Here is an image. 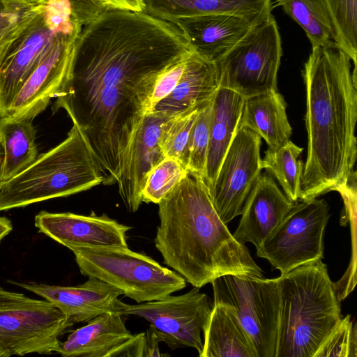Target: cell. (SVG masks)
Returning a JSON list of instances; mask_svg holds the SVG:
<instances>
[{"label":"cell","mask_w":357,"mask_h":357,"mask_svg":"<svg viewBox=\"0 0 357 357\" xmlns=\"http://www.w3.org/2000/svg\"><path fill=\"white\" fill-rule=\"evenodd\" d=\"M190 50L172 22L104 10L77 38L70 75L52 106L82 133L103 176L116 183L159 75Z\"/></svg>","instance_id":"obj_1"},{"label":"cell","mask_w":357,"mask_h":357,"mask_svg":"<svg viewBox=\"0 0 357 357\" xmlns=\"http://www.w3.org/2000/svg\"><path fill=\"white\" fill-rule=\"evenodd\" d=\"M302 77L307 153L300 200H306L337 191L355 171L357 84L350 57L335 44L312 48Z\"/></svg>","instance_id":"obj_2"},{"label":"cell","mask_w":357,"mask_h":357,"mask_svg":"<svg viewBox=\"0 0 357 357\" xmlns=\"http://www.w3.org/2000/svg\"><path fill=\"white\" fill-rule=\"evenodd\" d=\"M158 204L155 248L164 263L193 287L201 288L225 275L264 277L248 248L218 216L202 176L188 170Z\"/></svg>","instance_id":"obj_3"},{"label":"cell","mask_w":357,"mask_h":357,"mask_svg":"<svg viewBox=\"0 0 357 357\" xmlns=\"http://www.w3.org/2000/svg\"><path fill=\"white\" fill-rule=\"evenodd\" d=\"M276 280L280 309L275 357H314L343 317L327 266L319 260Z\"/></svg>","instance_id":"obj_4"},{"label":"cell","mask_w":357,"mask_h":357,"mask_svg":"<svg viewBox=\"0 0 357 357\" xmlns=\"http://www.w3.org/2000/svg\"><path fill=\"white\" fill-rule=\"evenodd\" d=\"M102 181L96 160L73 125L62 142L38 155L12 178L1 182L0 211L76 194Z\"/></svg>","instance_id":"obj_5"},{"label":"cell","mask_w":357,"mask_h":357,"mask_svg":"<svg viewBox=\"0 0 357 357\" xmlns=\"http://www.w3.org/2000/svg\"><path fill=\"white\" fill-rule=\"evenodd\" d=\"M80 273L109 284L138 303L183 289L185 280L153 259L128 248L71 247Z\"/></svg>","instance_id":"obj_6"},{"label":"cell","mask_w":357,"mask_h":357,"mask_svg":"<svg viewBox=\"0 0 357 357\" xmlns=\"http://www.w3.org/2000/svg\"><path fill=\"white\" fill-rule=\"evenodd\" d=\"M282 49L279 29L271 13L254 24L244 36L215 61L219 87L245 98L278 90Z\"/></svg>","instance_id":"obj_7"},{"label":"cell","mask_w":357,"mask_h":357,"mask_svg":"<svg viewBox=\"0 0 357 357\" xmlns=\"http://www.w3.org/2000/svg\"><path fill=\"white\" fill-rule=\"evenodd\" d=\"M72 326L50 301L0 287V348L10 356L56 352L59 337Z\"/></svg>","instance_id":"obj_8"},{"label":"cell","mask_w":357,"mask_h":357,"mask_svg":"<svg viewBox=\"0 0 357 357\" xmlns=\"http://www.w3.org/2000/svg\"><path fill=\"white\" fill-rule=\"evenodd\" d=\"M211 284L213 303L233 310L252 338L258 357H275L280 309L276 278L225 275Z\"/></svg>","instance_id":"obj_9"},{"label":"cell","mask_w":357,"mask_h":357,"mask_svg":"<svg viewBox=\"0 0 357 357\" xmlns=\"http://www.w3.org/2000/svg\"><path fill=\"white\" fill-rule=\"evenodd\" d=\"M329 217V207L324 199L298 201L257 249V256L268 260L281 274L322 260Z\"/></svg>","instance_id":"obj_10"},{"label":"cell","mask_w":357,"mask_h":357,"mask_svg":"<svg viewBox=\"0 0 357 357\" xmlns=\"http://www.w3.org/2000/svg\"><path fill=\"white\" fill-rule=\"evenodd\" d=\"M195 287L178 296L137 305L126 304L124 315H135L149 322L160 342L172 349L191 347L202 353L201 333L208 321L213 305L207 294Z\"/></svg>","instance_id":"obj_11"},{"label":"cell","mask_w":357,"mask_h":357,"mask_svg":"<svg viewBox=\"0 0 357 357\" xmlns=\"http://www.w3.org/2000/svg\"><path fill=\"white\" fill-rule=\"evenodd\" d=\"M261 138L257 133L247 128L238 129L208 191L215 211L226 225L241 215L261 173Z\"/></svg>","instance_id":"obj_12"},{"label":"cell","mask_w":357,"mask_h":357,"mask_svg":"<svg viewBox=\"0 0 357 357\" xmlns=\"http://www.w3.org/2000/svg\"><path fill=\"white\" fill-rule=\"evenodd\" d=\"M81 31L56 36L50 51L17 91L3 116L33 121L59 96L70 75Z\"/></svg>","instance_id":"obj_13"},{"label":"cell","mask_w":357,"mask_h":357,"mask_svg":"<svg viewBox=\"0 0 357 357\" xmlns=\"http://www.w3.org/2000/svg\"><path fill=\"white\" fill-rule=\"evenodd\" d=\"M35 227L68 249L71 247L128 248L127 232L130 227L106 214L82 215L70 212H39Z\"/></svg>","instance_id":"obj_14"},{"label":"cell","mask_w":357,"mask_h":357,"mask_svg":"<svg viewBox=\"0 0 357 357\" xmlns=\"http://www.w3.org/2000/svg\"><path fill=\"white\" fill-rule=\"evenodd\" d=\"M8 282L52 303L66 315L73 325L87 322L105 312L124 315L126 303L119 298L122 292L115 287L93 277H89L84 283L73 287L33 282Z\"/></svg>","instance_id":"obj_15"},{"label":"cell","mask_w":357,"mask_h":357,"mask_svg":"<svg viewBox=\"0 0 357 357\" xmlns=\"http://www.w3.org/2000/svg\"><path fill=\"white\" fill-rule=\"evenodd\" d=\"M57 35L46 25L42 10L0 60V117L4 116L17 91L48 53Z\"/></svg>","instance_id":"obj_16"},{"label":"cell","mask_w":357,"mask_h":357,"mask_svg":"<svg viewBox=\"0 0 357 357\" xmlns=\"http://www.w3.org/2000/svg\"><path fill=\"white\" fill-rule=\"evenodd\" d=\"M294 204L266 170L260 174L245 201L233 236L241 244L252 243L257 250L281 223Z\"/></svg>","instance_id":"obj_17"},{"label":"cell","mask_w":357,"mask_h":357,"mask_svg":"<svg viewBox=\"0 0 357 357\" xmlns=\"http://www.w3.org/2000/svg\"><path fill=\"white\" fill-rule=\"evenodd\" d=\"M167 119L152 112L146 114L116 182L119 195L130 212L138 210L147 175L165 158L159 141L162 125Z\"/></svg>","instance_id":"obj_18"},{"label":"cell","mask_w":357,"mask_h":357,"mask_svg":"<svg viewBox=\"0 0 357 357\" xmlns=\"http://www.w3.org/2000/svg\"><path fill=\"white\" fill-rule=\"evenodd\" d=\"M267 15L251 19L233 14H211L179 18L172 23L183 33L193 51L215 61Z\"/></svg>","instance_id":"obj_19"},{"label":"cell","mask_w":357,"mask_h":357,"mask_svg":"<svg viewBox=\"0 0 357 357\" xmlns=\"http://www.w3.org/2000/svg\"><path fill=\"white\" fill-rule=\"evenodd\" d=\"M218 89L219 77L215 62L192 50L176 88L148 113L170 119L200 109L211 102Z\"/></svg>","instance_id":"obj_20"},{"label":"cell","mask_w":357,"mask_h":357,"mask_svg":"<svg viewBox=\"0 0 357 357\" xmlns=\"http://www.w3.org/2000/svg\"><path fill=\"white\" fill-rule=\"evenodd\" d=\"M124 315L105 312L77 329L61 342L56 353L63 357H110L112 353L132 337Z\"/></svg>","instance_id":"obj_21"},{"label":"cell","mask_w":357,"mask_h":357,"mask_svg":"<svg viewBox=\"0 0 357 357\" xmlns=\"http://www.w3.org/2000/svg\"><path fill=\"white\" fill-rule=\"evenodd\" d=\"M245 98L219 87L212 100L209 144L204 181L213 188L223 158L236 133Z\"/></svg>","instance_id":"obj_22"},{"label":"cell","mask_w":357,"mask_h":357,"mask_svg":"<svg viewBox=\"0 0 357 357\" xmlns=\"http://www.w3.org/2000/svg\"><path fill=\"white\" fill-rule=\"evenodd\" d=\"M287 107L284 98L278 90L246 98L238 129L252 130L268 148L280 147L291 140L292 134Z\"/></svg>","instance_id":"obj_23"},{"label":"cell","mask_w":357,"mask_h":357,"mask_svg":"<svg viewBox=\"0 0 357 357\" xmlns=\"http://www.w3.org/2000/svg\"><path fill=\"white\" fill-rule=\"evenodd\" d=\"M144 12L170 22L179 18L211 14H233L255 19L273 10L272 0H144Z\"/></svg>","instance_id":"obj_24"},{"label":"cell","mask_w":357,"mask_h":357,"mask_svg":"<svg viewBox=\"0 0 357 357\" xmlns=\"http://www.w3.org/2000/svg\"><path fill=\"white\" fill-rule=\"evenodd\" d=\"M203 333L199 357H258L252 338L227 305L213 304Z\"/></svg>","instance_id":"obj_25"},{"label":"cell","mask_w":357,"mask_h":357,"mask_svg":"<svg viewBox=\"0 0 357 357\" xmlns=\"http://www.w3.org/2000/svg\"><path fill=\"white\" fill-rule=\"evenodd\" d=\"M36 134L33 121L0 117L1 182L12 178L37 158Z\"/></svg>","instance_id":"obj_26"},{"label":"cell","mask_w":357,"mask_h":357,"mask_svg":"<svg viewBox=\"0 0 357 357\" xmlns=\"http://www.w3.org/2000/svg\"><path fill=\"white\" fill-rule=\"evenodd\" d=\"M272 6L282 7L303 28L312 48L335 44L334 27L324 0H276Z\"/></svg>","instance_id":"obj_27"},{"label":"cell","mask_w":357,"mask_h":357,"mask_svg":"<svg viewBox=\"0 0 357 357\" xmlns=\"http://www.w3.org/2000/svg\"><path fill=\"white\" fill-rule=\"evenodd\" d=\"M303 149L291 140L280 147L268 148L261 160L262 169L269 172L293 203L300 200L304 163L298 160Z\"/></svg>","instance_id":"obj_28"},{"label":"cell","mask_w":357,"mask_h":357,"mask_svg":"<svg viewBox=\"0 0 357 357\" xmlns=\"http://www.w3.org/2000/svg\"><path fill=\"white\" fill-rule=\"evenodd\" d=\"M31 0H0V60L13 42L43 9Z\"/></svg>","instance_id":"obj_29"},{"label":"cell","mask_w":357,"mask_h":357,"mask_svg":"<svg viewBox=\"0 0 357 357\" xmlns=\"http://www.w3.org/2000/svg\"><path fill=\"white\" fill-rule=\"evenodd\" d=\"M335 30L336 45L354 63L356 75L357 0H324Z\"/></svg>","instance_id":"obj_30"},{"label":"cell","mask_w":357,"mask_h":357,"mask_svg":"<svg viewBox=\"0 0 357 357\" xmlns=\"http://www.w3.org/2000/svg\"><path fill=\"white\" fill-rule=\"evenodd\" d=\"M200 109L167 119L161 127L159 143L163 154L177 160L186 169L191 132Z\"/></svg>","instance_id":"obj_31"},{"label":"cell","mask_w":357,"mask_h":357,"mask_svg":"<svg viewBox=\"0 0 357 357\" xmlns=\"http://www.w3.org/2000/svg\"><path fill=\"white\" fill-rule=\"evenodd\" d=\"M188 169L177 160L165 157L147 175L142 202L158 204L183 180Z\"/></svg>","instance_id":"obj_32"},{"label":"cell","mask_w":357,"mask_h":357,"mask_svg":"<svg viewBox=\"0 0 357 357\" xmlns=\"http://www.w3.org/2000/svg\"><path fill=\"white\" fill-rule=\"evenodd\" d=\"M211 114L212 101L199 111L192 126L189 143L187 169L197 174L204 179L206 174Z\"/></svg>","instance_id":"obj_33"},{"label":"cell","mask_w":357,"mask_h":357,"mask_svg":"<svg viewBox=\"0 0 357 357\" xmlns=\"http://www.w3.org/2000/svg\"><path fill=\"white\" fill-rule=\"evenodd\" d=\"M356 327L350 314L342 317L314 357H356Z\"/></svg>","instance_id":"obj_34"},{"label":"cell","mask_w":357,"mask_h":357,"mask_svg":"<svg viewBox=\"0 0 357 357\" xmlns=\"http://www.w3.org/2000/svg\"><path fill=\"white\" fill-rule=\"evenodd\" d=\"M43 15L47 27L56 34L72 35L82 29L73 21L70 0H47Z\"/></svg>","instance_id":"obj_35"},{"label":"cell","mask_w":357,"mask_h":357,"mask_svg":"<svg viewBox=\"0 0 357 357\" xmlns=\"http://www.w3.org/2000/svg\"><path fill=\"white\" fill-rule=\"evenodd\" d=\"M192 51V50L190 49L181 54L159 75L149 100L146 114L176 88Z\"/></svg>","instance_id":"obj_36"},{"label":"cell","mask_w":357,"mask_h":357,"mask_svg":"<svg viewBox=\"0 0 357 357\" xmlns=\"http://www.w3.org/2000/svg\"><path fill=\"white\" fill-rule=\"evenodd\" d=\"M70 3L73 21L82 27L104 10L99 0H70Z\"/></svg>","instance_id":"obj_37"},{"label":"cell","mask_w":357,"mask_h":357,"mask_svg":"<svg viewBox=\"0 0 357 357\" xmlns=\"http://www.w3.org/2000/svg\"><path fill=\"white\" fill-rule=\"evenodd\" d=\"M147 355L146 333L133 335L132 337L116 349L111 354L113 356L142 357Z\"/></svg>","instance_id":"obj_38"},{"label":"cell","mask_w":357,"mask_h":357,"mask_svg":"<svg viewBox=\"0 0 357 357\" xmlns=\"http://www.w3.org/2000/svg\"><path fill=\"white\" fill-rule=\"evenodd\" d=\"M104 10L144 12V0H99Z\"/></svg>","instance_id":"obj_39"},{"label":"cell","mask_w":357,"mask_h":357,"mask_svg":"<svg viewBox=\"0 0 357 357\" xmlns=\"http://www.w3.org/2000/svg\"><path fill=\"white\" fill-rule=\"evenodd\" d=\"M146 336V342H147V355L146 357H153V356H161L162 354H160L158 344L160 342L157 335L153 331V329L149 326V329L145 332Z\"/></svg>","instance_id":"obj_40"},{"label":"cell","mask_w":357,"mask_h":357,"mask_svg":"<svg viewBox=\"0 0 357 357\" xmlns=\"http://www.w3.org/2000/svg\"><path fill=\"white\" fill-rule=\"evenodd\" d=\"M13 229L11 221L6 217H0V242Z\"/></svg>","instance_id":"obj_41"},{"label":"cell","mask_w":357,"mask_h":357,"mask_svg":"<svg viewBox=\"0 0 357 357\" xmlns=\"http://www.w3.org/2000/svg\"><path fill=\"white\" fill-rule=\"evenodd\" d=\"M9 354L0 348V357H9Z\"/></svg>","instance_id":"obj_42"},{"label":"cell","mask_w":357,"mask_h":357,"mask_svg":"<svg viewBox=\"0 0 357 357\" xmlns=\"http://www.w3.org/2000/svg\"><path fill=\"white\" fill-rule=\"evenodd\" d=\"M33 2L39 3H45L47 0H31Z\"/></svg>","instance_id":"obj_43"},{"label":"cell","mask_w":357,"mask_h":357,"mask_svg":"<svg viewBox=\"0 0 357 357\" xmlns=\"http://www.w3.org/2000/svg\"><path fill=\"white\" fill-rule=\"evenodd\" d=\"M1 155H2V153H1V147H0V165H1Z\"/></svg>","instance_id":"obj_44"},{"label":"cell","mask_w":357,"mask_h":357,"mask_svg":"<svg viewBox=\"0 0 357 357\" xmlns=\"http://www.w3.org/2000/svg\"><path fill=\"white\" fill-rule=\"evenodd\" d=\"M6 1H20V0H6Z\"/></svg>","instance_id":"obj_45"},{"label":"cell","mask_w":357,"mask_h":357,"mask_svg":"<svg viewBox=\"0 0 357 357\" xmlns=\"http://www.w3.org/2000/svg\"><path fill=\"white\" fill-rule=\"evenodd\" d=\"M0 184H1V181H0Z\"/></svg>","instance_id":"obj_46"}]
</instances>
